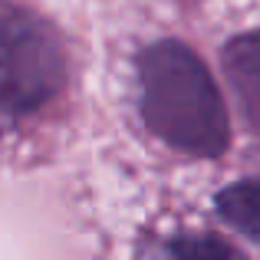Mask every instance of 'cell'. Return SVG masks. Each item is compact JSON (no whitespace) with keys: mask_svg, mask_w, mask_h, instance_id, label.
<instances>
[{"mask_svg":"<svg viewBox=\"0 0 260 260\" xmlns=\"http://www.w3.org/2000/svg\"><path fill=\"white\" fill-rule=\"evenodd\" d=\"M158 260H247L237 247H231L228 241L211 234H191V237H178L161 250Z\"/></svg>","mask_w":260,"mask_h":260,"instance_id":"cell-5","label":"cell"},{"mask_svg":"<svg viewBox=\"0 0 260 260\" xmlns=\"http://www.w3.org/2000/svg\"><path fill=\"white\" fill-rule=\"evenodd\" d=\"M66 86V50L50 20L0 0V139L50 109Z\"/></svg>","mask_w":260,"mask_h":260,"instance_id":"cell-2","label":"cell"},{"mask_svg":"<svg viewBox=\"0 0 260 260\" xmlns=\"http://www.w3.org/2000/svg\"><path fill=\"white\" fill-rule=\"evenodd\" d=\"M224 70L247 122L260 128V30L231 40L224 50Z\"/></svg>","mask_w":260,"mask_h":260,"instance_id":"cell-3","label":"cell"},{"mask_svg":"<svg viewBox=\"0 0 260 260\" xmlns=\"http://www.w3.org/2000/svg\"><path fill=\"white\" fill-rule=\"evenodd\" d=\"M217 214L234 231L260 244V178H244L224 188L217 194Z\"/></svg>","mask_w":260,"mask_h":260,"instance_id":"cell-4","label":"cell"},{"mask_svg":"<svg viewBox=\"0 0 260 260\" xmlns=\"http://www.w3.org/2000/svg\"><path fill=\"white\" fill-rule=\"evenodd\" d=\"M142 115L148 128L178 152L221 155L231 142V119L221 89L191 46L165 40L139 59Z\"/></svg>","mask_w":260,"mask_h":260,"instance_id":"cell-1","label":"cell"}]
</instances>
